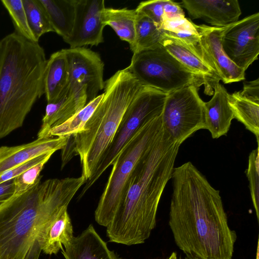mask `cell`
I'll use <instances>...</instances> for the list:
<instances>
[{"instance_id":"cell-31","label":"cell","mask_w":259,"mask_h":259,"mask_svg":"<svg viewBox=\"0 0 259 259\" xmlns=\"http://www.w3.org/2000/svg\"><path fill=\"white\" fill-rule=\"evenodd\" d=\"M165 0H152L141 2L136 12L141 13L150 18L161 27L164 21L163 6Z\"/></svg>"},{"instance_id":"cell-36","label":"cell","mask_w":259,"mask_h":259,"mask_svg":"<svg viewBox=\"0 0 259 259\" xmlns=\"http://www.w3.org/2000/svg\"><path fill=\"white\" fill-rule=\"evenodd\" d=\"M15 193L14 180H11L0 184V205Z\"/></svg>"},{"instance_id":"cell-5","label":"cell","mask_w":259,"mask_h":259,"mask_svg":"<svg viewBox=\"0 0 259 259\" xmlns=\"http://www.w3.org/2000/svg\"><path fill=\"white\" fill-rule=\"evenodd\" d=\"M127 67L117 71L105 81L101 102L79 133L68 136L61 149V168L79 155L81 176L92 175L115 135L127 108L142 88Z\"/></svg>"},{"instance_id":"cell-21","label":"cell","mask_w":259,"mask_h":259,"mask_svg":"<svg viewBox=\"0 0 259 259\" xmlns=\"http://www.w3.org/2000/svg\"><path fill=\"white\" fill-rule=\"evenodd\" d=\"M74 237L71 219L67 208L62 209L51 222L43 235L41 248L46 254H56L66 246Z\"/></svg>"},{"instance_id":"cell-13","label":"cell","mask_w":259,"mask_h":259,"mask_svg":"<svg viewBox=\"0 0 259 259\" xmlns=\"http://www.w3.org/2000/svg\"><path fill=\"white\" fill-rule=\"evenodd\" d=\"M230 24L221 27L197 25L200 44L207 62L220 80L225 83L238 82L245 79V71L228 57L222 47L223 36Z\"/></svg>"},{"instance_id":"cell-11","label":"cell","mask_w":259,"mask_h":259,"mask_svg":"<svg viewBox=\"0 0 259 259\" xmlns=\"http://www.w3.org/2000/svg\"><path fill=\"white\" fill-rule=\"evenodd\" d=\"M222 47L228 57L245 71L258 59L259 13L231 24L223 36Z\"/></svg>"},{"instance_id":"cell-16","label":"cell","mask_w":259,"mask_h":259,"mask_svg":"<svg viewBox=\"0 0 259 259\" xmlns=\"http://www.w3.org/2000/svg\"><path fill=\"white\" fill-rule=\"evenodd\" d=\"M87 104L85 90L76 93H71L66 87L56 101L47 103L37 138H48L51 129L66 121Z\"/></svg>"},{"instance_id":"cell-25","label":"cell","mask_w":259,"mask_h":259,"mask_svg":"<svg viewBox=\"0 0 259 259\" xmlns=\"http://www.w3.org/2000/svg\"><path fill=\"white\" fill-rule=\"evenodd\" d=\"M229 104L234 118L244 124L259 140V103L245 98L236 92L229 95Z\"/></svg>"},{"instance_id":"cell-35","label":"cell","mask_w":259,"mask_h":259,"mask_svg":"<svg viewBox=\"0 0 259 259\" xmlns=\"http://www.w3.org/2000/svg\"><path fill=\"white\" fill-rule=\"evenodd\" d=\"M243 84V89L239 91L240 94L245 98L259 103V78L244 82Z\"/></svg>"},{"instance_id":"cell-22","label":"cell","mask_w":259,"mask_h":259,"mask_svg":"<svg viewBox=\"0 0 259 259\" xmlns=\"http://www.w3.org/2000/svg\"><path fill=\"white\" fill-rule=\"evenodd\" d=\"M49 16L54 32L63 40L72 31L75 18V0H40Z\"/></svg>"},{"instance_id":"cell-20","label":"cell","mask_w":259,"mask_h":259,"mask_svg":"<svg viewBox=\"0 0 259 259\" xmlns=\"http://www.w3.org/2000/svg\"><path fill=\"white\" fill-rule=\"evenodd\" d=\"M69 79L68 59L62 49L47 60L44 74V90L47 103L56 101L67 87Z\"/></svg>"},{"instance_id":"cell-14","label":"cell","mask_w":259,"mask_h":259,"mask_svg":"<svg viewBox=\"0 0 259 259\" xmlns=\"http://www.w3.org/2000/svg\"><path fill=\"white\" fill-rule=\"evenodd\" d=\"M68 137L37 138L33 141L14 146L0 147V175L40 155L62 149Z\"/></svg>"},{"instance_id":"cell-8","label":"cell","mask_w":259,"mask_h":259,"mask_svg":"<svg viewBox=\"0 0 259 259\" xmlns=\"http://www.w3.org/2000/svg\"><path fill=\"white\" fill-rule=\"evenodd\" d=\"M168 94L142 86L124 113L112 140L102 155L78 196L81 198L111 165L122 147L145 122L161 115Z\"/></svg>"},{"instance_id":"cell-6","label":"cell","mask_w":259,"mask_h":259,"mask_svg":"<svg viewBox=\"0 0 259 259\" xmlns=\"http://www.w3.org/2000/svg\"><path fill=\"white\" fill-rule=\"evenodd\" d=\"M164 130L161 115L143 123L122 147L95 212L97 223L107 227L111 222L128 180L138 162L152 148Z\"/></svg>"},{"instance_id":"cell-30","label":"cell","mask_w":259,"mask_h":259,"mask_svg":"<svg viewBox=\"0 0 259 259\" xmlns=\"http://www.w3.org/2000/svg\"><path fill=\"white\" fill-rule=\"evenodd\" d=\"M50 158H46L14 178V194L24 192L33 186L41 178L40 173Z\"/></svg>"},{"instance_id":"cell-12","label":"cell","mask_w":259,"mask_h":259,"mask_svg":"<svg viewBox=\"0 0 259 259\" xmlns=\"http://www.w3.org/2000/svg\"><path fill=\"white\" fill-rule=\"evenodd\" d=\"M104 0H75V18L72 33L64 41L70 48L97 46L104 42Z\"/></svg>"},{"instance_id":"cell-38","label":"cell","mask_w":259,"mask_h":259,"mask_svg":"<svg viewBox=\"0 0 259 259\" xmlns=\"http://www.w3.org/2000/svg\"><path fill=\"white\" fill-rule=\"evenodd\" d=\"M256 259H258V244H257V247Z\"/></svg>"},{"instance_id":"cell-33","label":"cell","mask_w":259,"mask_h":259,"mask_svg":"<svg viewBox=\"0 0 259 259\" xmlns=\"http://www.w3.org/2000/svg\"><path fill=\"white\" fill-rule=\"evenodd\" d=\"M161 28L164 30L172 32L189 31L198 33L197 25L185 17L174 20H165L162 24Z\"/></svg>"},{"instance_id":"cell-29","label":"cell","mask_w":259,"mask_h":259,"mask_svg":"<svg viewBox=\"0 0 259 259\" xmlns=\"http://www.w3.org/2000/svg\"><path fill=\"white\" fill-rule=\"evenodd\" d=\"M258 145L248 156L246 176L253 207L257 220L259 219V150Z\"/></svg>"},{"instance_id":"cell-7","label":"cell","mask_w":259,"mask_h":259,"mask_svg":"<svg viewBox=\"0 0 259 259\" xmlns=\"http://www.w3.org/2000/svg\"><path fill=\"white\" fill-rule=\"evenodd\" d=\"M127 68L142 85L167 94L187 86L199 88L202 85L205 94L213 93L214 84L210 80L184 66L162 45L133 54Z\"/></svg>"},{"instance_id":"cell-2","label":"cell","mask_w":259,"mask_h":259,"mask_svg":"<svg viewBox=\"0 0 259 259\" xmlns=\"http://www.w3.org/2000/svg\"><path fill=\"white\" fill-rule=\"evenodd\" d=\"M41 179L0 205V259H38L46 229L86 182L82 176Z\"/></svg>"},{"instance_id":"cell-18","label":"cell","mask_w":259,"mask_h":259,"mask_svg":"<svg viewBox=\"0 0 259 259\" xmlns=\"http://www.w3.org/2000/svg\"><path fill=\"white\" fill-rule=\"evenodd\" d=\"M213 89L211 99L205 102L206 129L213 139H218L228 133L232 120L234 118L229 104V95L225 88L219 82Z\"/></svg>"},{"instance_id":"cell-3","label":"cell","mask_w":259,"mask_h":259,"mask_svg":"<svg viewBox=\"0 0 259 259\" xmlns=\"http://www.w3.org/2000/svg\"><path fill=\"white\" fill-rule=\"evenodd\" d=\"M180 145L164 129L138 162L107 227L109 241L131 245L143 243L149 237L156 225L162 194L171 178Z\"/></svg>"},{"instance_id":"cell-9","label":"cell","mask_w":259,"mask_h":259,"mask_svg":"<svg viewBox=\"0 0 259 259\" xmlns=\"http://www.w3.org/2000/svg\"><path fill=\"white\" fill-rule=\"evenodd\" d=\"M198 88L189 85L167 95L161 114L163 128L181 145L196 131L206 129L205 102Z\"/></svg>"},{"instance_id":"cell-28","label":"cell","mask_w":259,"mask_h":259,"mask_svg":"<svg viewBox=\"0 0 259 259\" xmlns=\"http://www.w3.org/2000/svg\"><path fill=\"white\" fill-rule=\"evenodd\" d=\"M1 2L10 16L16 32L29 41L38 42L29 27L22 0H2Z\"/></svg>"},{"instance_id":"cell-27","label":"cell","mask_w":259,"mask_h":259,"mask_svg":"<svg viewBox=\"0 0 259 259\" xmlns=\"http://www.w3.org/2000/svg\"><path fill=\"white\" fill-rule=\"evenodd\" d=\"M29 27L37 42L45 33L54 32L40 0H22Z\"/></svg>"},{"instance_id":"cell-4","label":"cell","mask_w":259,"mask_h":259,"mask_svg":"<svg viewBox=\"0 0 259 259\" xmlns=\"http://www.w3.org/2000/svg\"><path fill=\"white\" fill-rule=\"evenodd\" d=\"M47 61L38 42L16 32L0 40V139L22 126L45 94Z\"/></svg>"},{"instance_id":"cell-32","label":"cell","mask_w":259,"mask_h":259,"mask_svg":"<svg viewBox=\"0 0 259 259\" xmlns=\"http://www.w3.org/2000/svg\"><path fill=\"white\" fill-rule=\"evenodd\" d=\"M54 153V152H51L40 155L30 159L19 166L6 171L0 175V184L14 179L31 166L37 164L48 157H51Z\"/></svg>"},{"instance_id":"cell-24","label":"cell","mask_w":259,"mask_h":259,"mask_svg":"<svg viewBox=\"0 0 259 259\" xmlns=\"http://www.w3.org/2000/svg\"><path fill=\"white\" fill-rule=\"evenodd\" d=\"M165 37L163 29L146 16L137 12L135 41L130 48L133 54L161 46Z\"/></svg>"},{"instance_id":"cell-23","label":"cell","mask_w":259,"mask_h":259,"mask_svg":"<svg viewBox=\"0 0 259 259\" xmlns=\"http://www.w3.org/2000/svg\"><path fill=\"white\" fill-rule=\"evenodd\" d=\"M137 12L126 8H105L103 12L104 25L111 27L121 40L127 42L130 48L135 41Z\"/></svg>"},{"instance_id":"cell-34","label":"cell","mask_w":259,"mask_h":259,"mask_svg":"<svg viewBox=\"0 0 259 259\" xmlns=\"http://www.w3.org/2000/svg\"><path fill=\"white\" fill-rule=\"evenodd\" d=\"M163 12L164 21L185 17L184 12L180 5L170 0H165Z\"/></svg>"},{"instance_id":"cell-1","label":"cell","mask_w":259,"mask_h":259,"mask_svg":"<svg viewBox=\"0 0 259 259\" xmlns=\"http://www.w3.org/2000/svg\"><path fill=\"white\" fill-rule=\"evenodd\" d=\"M168 224L187 259H231L236 239L220 191L188 161L175 167Z\"/></svg>"},{"instance_id":"cell-15","label":"cell","mask_w":259,"mask_h":259,"mask_svg":"<svg viewBox=\"0 0 259 259\" xmlns=\"http://www.w3.org/2000/svg\"><path fill=\"white\" fill-rule=\"evenodd\" d=\"M181 4L192 19H201L214 27L235 23L241 14L237 0H183Z\"/></svg>"},{"instance_id":"cell-19","label":"cell","mask_w":259,"mask_h":259,"mask_svg":"<svg viewBox=\"0 0 259 259\" xmlns=\"http://www.w3.org/2000/svg\"><path fill=\"white\" fill-rule=\"evenodd\" d=\"M161 45L180 63L192 71L202 74L214 85L220 80L213 70L205 61L201 50L190 47L179 39L167 36Z\"/></svg>"},{"instance_id":"cell-10","label":"cell","mask_w":259,"mask_h":259,"mask_svg":"<svg viewBox=\"0 0 259 259\" xmlns=\"http://www.w3.org/2000/svg\"><path fill=\"white\" fill-rule=\"evenodd\" d=\"M69 65L67 89L71 93L86 91L87 103L104 89V63L100 55L85 47L64 49Z\"/></svg>"},{"instance_id":"cell-17","label":"cell","mask_w":259,"mask_h":259,"mask_svg":"<svg viewBox=\"0 0 259 259\" xmlns=\"http://www.w3.org/2000/svg\"><path fill=\"white\" fill-rule=\"evenodd\" d=\"M62 249L65 259H118L91 224Z\"/></svg>"},{"instance_id":"cell-26","label":"cell","mask_w":259,"mask_h":259,"mask_svg":"<svg viewBox=\"0 0 259 259\" xmlns=\"http://www.w3.org/2000/svg\"><path fill=\"white\" fill-rule=\"evenodd\" d=\"M103 94L88 103L85 106L66 121L51 129L48 138L68 137L82 132L103 97Z\"/></svg>"},{"instance_id":"cell-37","label":"cell","mask_w":259,"mask_h":259,"mask_svg":"<svg viewBox=\"0 0 259 259\" xmlns=\"http://www.w3.org/2000/svg\"><path fill=\"white\" fill-rule=\"evenodd\" d=\"M167 259H178V258H177L176 253L174 252L171 254L170 256L168 258H167Z\"/></svg>"}]
</instances>
